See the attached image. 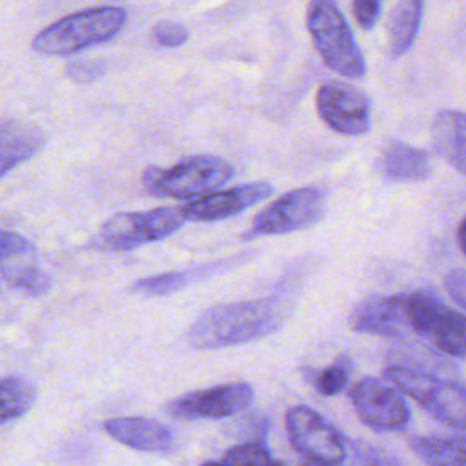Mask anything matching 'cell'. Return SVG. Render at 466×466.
<instances>
[{"label": "cell", "mask_w": 466, "mask_h": 466, "mask_svg": "<svg viewBox=\"0 0 466 466\" xmlns=\"http://www.w3.org/2000/svg\"><path fill=\"white\" fill-rule=\"evenodd\" d=\"M411 450L426 466H466V448L455 439L441 437H411Z\"/></svg>", "instance_id": "obj_22"}, {"label": "cell", "mask_w": 466, "mask_h": 466, "mask_svg": "<svg viewBox=\"0 0 466 466\" xmlns=\"http://www.w3.org/2000/svg\"><path fill=\"white\" fill-rule=\"evenodd\" d=\"M36 390L22 375H7L2 380V422L20 419L35 404Z\"/></svg>", "instance_id": "obj_23"}, {"label": "cell", "mask_w": 466, "mask_h": 466, "mask_svg": "<svg viewBox=\"0 0 466 466\" xmlns=\"http://www.w3.org/2000/svg\"><path fill=\"white\" fill-rule=\"evenodd\" d=\"M350 375H351V360L348 357H339L335 362H331L329 366L322 368L317 373L315 386L322 395L333 397L346 388Z\"/></svg>", "instance_id": "obj_24"}, {"label": "cell", "mask_w": 466, "mask_h": 466, "mask_svg": "<svg viewBox=\"0 0 466 466\" xmlns=\"http://www.w3.org/2000/svg\"><path fill=\"white\" fill-rule=\"evenodd\" d=\"M106 71L104 62L100 60H87V58H80V60H71L66 66V75L76 82V84H89L98 80Z\"/></svg>", "instance_id": "obj_28"}, {"label": "cell", "mask_w": 466, "mask_h": 466, "mask_svg": "<svg viewBox=\"0 0 466 466\" xmlns=\"http://www.w3.org/2000/svg\"><path fill=\"white\" fill-rule=\"evenodd\" d=\"M226 466H282L279 461H275L269 451L262 444L248 442L238 444L228 450L224 455Z\"/></svg>", "instance_id": "obj_25"}, {"label": "cell", "mask_w": 466, "mask_h": 466, "mask_svg": "<svg viewBox=\"0 0 466 466\" xmlns=\"http://www.w3.org/2000/svg\"><path fill=\"white\" fill-rule=\"evenodd\" d=\"M306 24L317 53L331 71L353 80L366 75L364 55L335 0H311Z\"/></svg>", "instance_id": "obj_3"}, {"label": "cell", "mask_w": 466, "mask_h": 466, "mask_svg": "<svg viewBox=\"0 0 466 466\" xmlns=\"http://www.w3.org/2000/svg\"><path fill=\"white\" fill-rule=\"evenodd\" d=\"M304 466H335V464H324V462H313V461H308Z\"/></svg>", "instance_id": "obj_32"}, {"label": "cell", "mask_w": 466, "mask_h": 466, "mask_svg": "<svg viewBox=\"0 0 466 466\" xmlns=\"http://www.w3.org/2000/svg\"><path fill=\"white\" fill-rule=\"evenodd\" d=\"M457 242L461 251L466 255V217L461 220L459 228H457Z\"/></svg>", "instance_id": "obj_31"}, {"label": "cell", "mask_w": 466, "mask_h": 466, "mask_svg": "<svg viewBox=\"0 0 466 466\" xmlns=\"http://www.w3.org/2000/svg\"><path fill=\"white\" fill-rule=\"evenodd\" d=\"M355 466H404L397 457L382 448H377L364 441H353L350 444Z\"/></svg>", "instance_id": "obj_26"}, {"label": "cell", "mask_w": 466, "mask_h": 466, "mask_svg": "<svg viewBox=\"0 0 466 466\" xmlns=\"http://www.w3.org/2000/svg\"><path fill=\"white\" fill-rule=\"evenodd\" d=\"M109 437L138 451L164 453L173 446V433L158 420L146 417H115L104 422Z\"/></svg>", "instance_id": "obj_16"}, {"label": "cell", "mask_w": 466, "mask_h": 466, "mask_svg": "<svg viewBox=\"0 0 466 466\" xmlns=\"http://www.w3.org/2000/svg\"><path fill=\"white\" fill-rule=\"evenodd\" d=\"M286 430L293 448L313 462L339 464L346 457V442L339 430L308 406H295L286 415Z\"/></svg>", "instance_id": "obj_9"}, {"label": "cell", "mask_w": 466, "mask_h": 466, "mask_svg": "<svg viewBox=\"0 0 466 466\" xmlns=\"http://www.w3.org/2000/svg\"><path fill=\"white\" fill-rule=\"evenodd\" d=\"M431 144L437 155L466 175V113L439 111L431 124Z\"/></svg>", "instance_id": "obj_19"}, {"label": "cell", "mask_w": 466, "mask_h": 466, "mask_svg": "<svg viewBox=\"0 0 466 466\" xmlns=\"http://www.w3.org/2000/svg\"><path fill=\"white\" fill-rule=\"evenodd\" d=\"M180 208H155L138 213H118L102 224L95 246L104 251H131L142 244L173 235L186 222Z\"/></svg>", "instance_id": "obj_7"}, {"label": "cell", "mask_w": 466, "mask_h": 466, "mask_svg": "<svg viewBox=\"0 0 466 466\" xmlns=\"http://www.w3.org/2000/svg\"><path fill=\"white\" fill-rule=\"evenodd\" d=\"M380 4L382 0H351L355 20L362 29L370 31L375 27L380 15Z\"/></svg>", "instance_id": "obj_29"}, {"label": "cell", "mask_w": 466, "mask_h": 466, "mask_svg": "<svg viewBox=\"0 0 466 466\" xmlns=\"http://www.w3.org/2000/svg\"><path fill=\"white\" fill-rule=\"evenodd\" d=\"M402 297L413 333L446 355L466 357V315L448 308L428 291L404 293Z\"/></svg>", "instance_id": "obj_6"}, {"label": "cell", "mask_w": 466, "mask_h": 466, "mask_svg": "<svg viewBox=\"0 0 466 466\" xmlns=\"http://www.w3.org/2000/svg\"><path fill=\"white\" fill-rule=\"evenodd\" d=\"M322 122L340 135H364L371 126V104L364 91L346 82H328L317 91Z\"/></svg>", "instance_id": "obj_12"}, {"label": "cell", "mask_w": 466, "mask_h": 466, "mask_svg": "<svg viewBox=\"0 0 466 466\" xmlns=\"http://www.w3.org/2000/svg\"><path fill=\"white\" fill-rule=\"evenodd\" d=\"M271 191L273 187L268 182L242 184L231 189H224V191H217V193H209L200 198H195L184 204L182 209L187 220H195V222L224 220L228 217L238 215L248 208H253L255 204L262 202L271 195Z\"/></svg>", "instance_id": "obj_14"}, {"label": "cell", "mask_w": 466, "mask_h": 466, "mask_svg": "<svg viewBox=\"0 0 466 466\" xmlns=\"http://www.w3.org/2000/svg\"><path fill=\"white\" fill-rule=\"evenodd\" d=\"M424 11V0H397L388 20V51L402 56L413 46Z\"/></svg>", "instance_id": "obj_21"}, {"label": "cell", "mask_w": 466, "mask_h": 466, "mask_svg": "<svg viewBox=\"0 0 466 466\" xmlns=\"http://www.w3.org/2000/svg\"><path fill=\"white\" fill-rule=\"evenodd\" d=\"M286 311L284 302L277 297L217 304L195 319L187 339L197 350L251 342L275 333L282 326Z\"/></svg>", "instance_id": "obj_1"}, {"label": "cell", "mask_w": 466, "mask_h": 466, "mask_svg": "<svg viewBox=\"0 0 466 466\" xmlns=\"http://www.w3.org/2000/svg\"><path fill=\"white\" fill-rule=\"evenodd\" d=\"M0 257L2 279L13 289L29 297H42L51 289L53 280L38 266L35 246L25 237L15 231H4Z\"/></svg>", "instance_id": "obj_13"}, {"label": "cell", "mask_w": 466, "mask_h": 466, "mask_svg": "<svg viewBox=\"0 0 466 466\" xmlns=\"http://www.w3.org/2000/svg\"><path fill=\"white\" fill-rule=\"evenodd\" d=\"M350 326L357 333L390 339L404 337L411 329L402 295L364 299L350 313Z\"/></svg>", "instance_id": "obj_15"}, {"label": "cell", "mask_w": 466, "mask_h": 466, "mask_svg": "<svg viewBox=\"0 0 466 466\" xmlns=\"http://www.w3.org/2000/svg\"><path fill=\"white\" fill-rule=\"evenodd\" d=\"M326 202V191L319 186L288 191L253 218L251 229L246 237L286 235L311 228L324 217Z\"/></svg>", "instance_id": "obj_8"}, {"label": "cell", "mask_w": 466, "mask_h": 466, "mask_svg": "<svg viewBox=\"0 0 466 466\" xmlns=\"http://www.w3.org/2000/svg\"><path fill=\"white\" fill-rule=\"evenodd\" d=\"M255 397L248 382H228L208 390L189 391L169 400L167 413L182 420H217L246 410Z\"/></svg>", "instance_id": "obj_11"}, {"label": "cell", "mask_w": 466, "mask_h": 466, "mask_svg": "<svg viewBox=\"0 0 466 466\" xmlns=\"http://www.w3.org/2000/svg\"><path fill=\"white\" fill-rule=\"evenodd\" d=\"M233 177V166L220 157L197 155L171 167H147L144 186L157 197L191 198L209 195Z\"/></svg>", "instance_id": "obj_5"}, {"label": "cell", "mask_w": 466, "mask_h": 466, "mask_svg": "<svg viewBox=\"0 0 466 466\" xmlns=\"http://www.w3.org/2000/svg\"><path fill=\"white\" fill-rule=\"evenodd\" d=\"M202 466H226L224 462H204Z\"/></svg>", "instance_id": "obj_34"}, {"label": "cell", "mask_w": 466, "mask_h": 466, "mask_svg": "<svg viewBox=\"0 0 466 466\" xmlns=\"http://www.w3.org/2000/svg\"><path fill=\"white\" fill-rule=\"evenodd\" d=\"M127 22V11L116 5L91 7L73 13L33 38V49L42 55H73L116 36Z\"/></svg>", "instance_id": "obj_2"}, {"label": "cell", "mask_w": 466, "mask_h": 466, "mask_svg": "<svg viewBox=\"0 0 466 466\" xmlns=\"http://www.w3.org/2000/svg\"><path fill=\"white\" fill-rule=\"evenodd\" d=\"M453 439H455L459 444H462V446L466 448V435H461V437H453Z\"/></svg>", "instance_id": "obj_33"}, {"label": "cell", "mask_w": 466, "mask_h": 466, "mask_svg": "<svg viewBox=\"0 0 466 466\" xmlns=\"http://www.w3.org/2000/svg\"><path fill=\"white\" fill-rule=\"evenodd\" d=\"M151 36L157 44H160L164 47H180L187 42L189 31L180 22L164 20L151 27Z\"/></svg>", "instance_id": "obj_27"}, {"label": "cell", "mask_w": 466, "mask_h": 466, "mask_svg": "<svg viewBox=\"0 0 466 466\" xmlns=\"http://www.w3.org/2000/svg\"><path fill=\"white\" fill-rule=\"evenodd\" d=\"M235 264H237L235 258H226V260H213L208 264L193 266L184 271H166V273L151 275V277L137 280L131 286V291L138 293V295H146V297L171 295V293H177V291L195 284V282H202V280L217 275L222 269H229Z\"/></svg>", "instance_id": "obj_20"}, {"label": "cell", "mask_w": 466, "mask_h": 466, "mask_svg": "<svg viewBox=\"0 0 466 466\" xmlns=\"http://www.w3.org/2000/svg\"><path fill=\"white\" fill-rule=\"evenodd\" d=\"M0 173L5 177L11 169L35 157L46 144V135L25 122L4 118L0 131Z\"/></svg>", "instance_id": "obj_18"}, {"label": "cell", "mask_w": 466, "mask_h": 466, "mask_svg": "<svg viewBox=\"0 0 466 466\" xmlns=\"http://www.w3.org/2000/svg\"><path fill=\"white\" fill-rule=\"evenodd\" d=\"M379 169L391 182H420L430 177L431 164L424 149L391 140L380 151Z\"/></svg>", "instance_id": "obj_17"}, {"label": "cell", "mask_w": 466, "mask_h": 466, "mask_svg": "<svg viewBox=\"0 0 466 466\" xmlns=\"http://www.w3.org/2000/svg\"><path fill=\"white\" fill-rule=\"evenodd\" d=\"M448 295L466 311V269H453L444 277Z\"/></svg>", "instance_id": "obj_30"}, {"label": "cell", "mask_w": 466, "mask_h": 466, "mask_svg": "<svg viewBox=\"0 0 466 466\" xmlns=\"http://www.w3.org/2000/svg\"><path fill=\"white\" fill-rule=\"evenodd\" d=\"M400 393L382 379L366 377L351 388L350 399L366 426L377 431H399L410 422V408Z\"/></svg>", "instance_id": "obj_10"}, {"label": "cell", "mask_w": 466, "mask_h": 466, "mask_svg": "<svg viewBox=\"0 0 466 466\" xmlns=\"http://www.w3.org/2000/svg\"><path fill=\"white\" fill-rule=\"evenodd\" d=\"M386 379L439 422L455 430H466V384L406 366L388 368Z\"/></svg>", "instance_id": "obj_4"}]
</instances>
